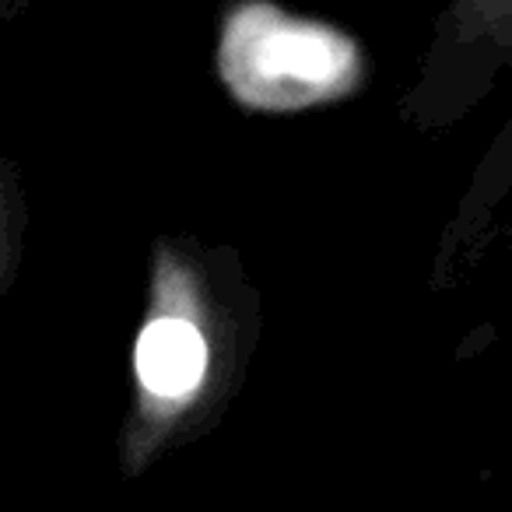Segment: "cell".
<instances>
[{
    "label": "cell",
    "instance_id": "cell-1",
    "mask_svg": "<svg viewBox=\"0 0 512 512\" xmlns=\"http://www.w3.org/2000/svg\"><path fill=\"white\" fill-rule=\"evenodd\" d=\"M207 369V344L186 320H155L137 341V376L155 397H190Z\"/></svg>",
    "mask_w": 512,
    "mask_h": 512
}]
</instances>
